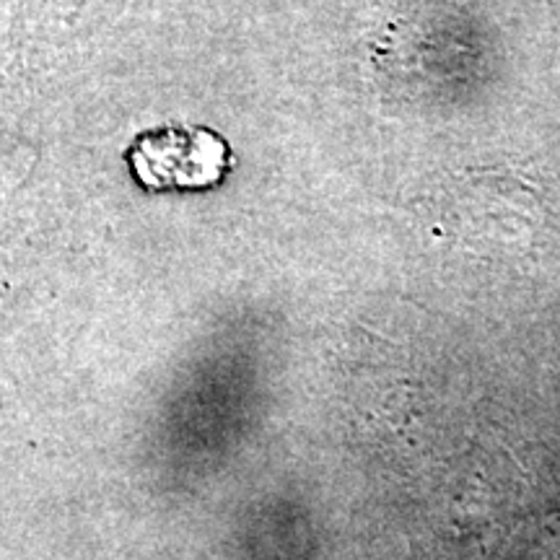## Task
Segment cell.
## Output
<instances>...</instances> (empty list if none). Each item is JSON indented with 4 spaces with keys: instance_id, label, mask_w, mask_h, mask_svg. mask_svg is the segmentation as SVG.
<instances>
[{
    "instance_id": "cell-1",
    "label": "cell",
    "mask_w": 560,
    "mask_h": 560,
    "mask_svg": "<svg viewBox=\"0 0 560 560\" xmlns=\"http://www.w3.org/2000/svg\"><path fill=\"white\" fill-rule=\"evenodd\" d=\"M226 145L210 132L200 130H161L136 140L132 166L145 185H208L223 174L221 161H198L223 156Z\"/></svg>"
}]
</instances>
